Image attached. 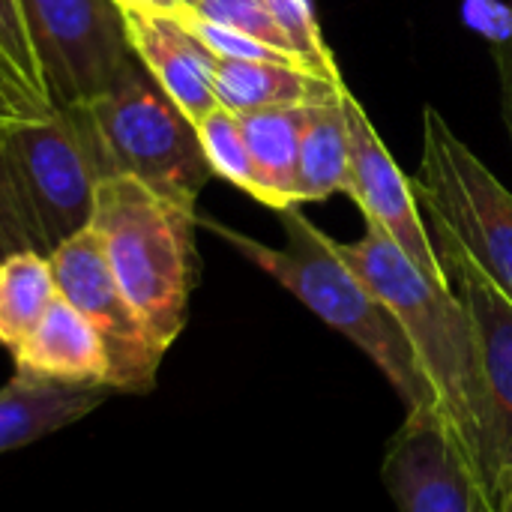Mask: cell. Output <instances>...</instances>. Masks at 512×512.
I'll return each mask as SVG.
<instances>
[{"label":"cell","instance_id":"obj_7","mask_svg":"<svg viewBox=\"0 0 512 512\" xmlns=\"http://www.w3.org/2000/svg\"><path fill=\"white\" fill-rule=\"evenodd\" d=\"M51 111L102 96L135 57L117 0H18Z\"/></svg>","mask_w":512,"mask_h":512},{"label":"cell","instance_id":"obj_18","mask_svg":"<svg viewBox=\"0 0 512 512\" xmlns=\"http://www.w3.org/2000/svg\"><path fill=\"white\" fill-rule=\"evenodd\" d=\"M57 297L51 258L12 252L0 258V345L15 351L36 330Z\"/></svg>","mask_w":512,"mask_h":512},{"label":"cell","instance_id":"obj_24","mask_svg":"<svg viewBox=\"0 0 512 512\" xmlns=\"http://www.w3.org/2000/svg\"><path fill=\"white\" fill-rule=\"evenodd\" d=\"M495 66H498V78H501V108H504V123L510 129L512 138V36L501 39L495 45Z\"/></svg>","mask_w":512,"mask_h":512},{"label":"cell","instance_id":"obj_17","mask_svg":"<svg viewBox=\"0 0 512 512\" xmlns=\"http://www.w3.org/2000/svg\"><path fill=\"white\" fill-rule=\"evenodd\" d=\"M345 90V87H342ZM348 117L342 99L333 105L306 108L300 156H297V201H327L345 192L348 183Z\"/></svg>","mask_w":512,"mask_h":512},{"label":"cell","instance_id":"obj_26","mask_svg":"<svg viewBox=\"0 0 512 512\" xmlns=\"http://www.w3.org/2000/svg\"><path fill=\"white\" fill-rule=\"evenodd\" d=\"M492 498H495V507L498 512H512V474L501 477L492 489Z\"/></svg>","mask_w":512,"mask_h":512},{"label":"cell","instance_id":"obj_27","mask_svg":"<svg viewBox=\"0 0 512 512\" xmlns=\"http://www.w3.org/2000/svg\"><path fill=\"white\" fill-rule=\"evenodd\" d=\"M12 117H18V114H15V108H12V102H9L3 84H0V120H12Z\"/></svg>","mask_w":512,"mask_h":512},{"label":"cell","instance_id":"obj_28","mask_svg":"<svg viewBox=\"0 0 512 512\" xmlns=\"http://www.w3.org/2000/svg\"><path fill=\"white\" fill-rule=\"evenodd\" d=\"M177 3H180V12H183V9H195L198 0H177Z\"/></svg>","mask_w":512,"mask_h":512},{"label":"cell","instance_id":"obj_20","mask_svg":"<svg viewBox=\"0 0 512 512\" xmlns=\"http://www.w3.org/2000/svg\"><path fill=\"white\" fill-rule=\"evenodd\" d=\"M198 138L207 156V165L216 177L228 180L240 192L258 198V180H255V165L240 129V120L234 111L216 105L201 123H198Z\"/></svg>","mask_w":512,"mask_h":512},{"label":"cell","instance_id":"obj_25","mask_svg":"<svg viewBox=\"0 0 512 512\" xmlns=\"http://www.w3.org/2000/svg\"><path fill=\"white\" fill-rule=\"evenodd\" d=\"M117 6L135 12H180L177 0H117Z\"/></svg>","mask_w":512,"mask_h":512},{"label":"cell","instance_id":"obj_23","mask_svg":"<svg viewBox=\"0 0 512 512\" xmlns=\"http://www.w3.org/2000/svg\"><path fill=\"white\" fill-rule=\"evenodd\" d=\"M186 27L219 57V60H267V63H294V66H303L297 57L273 48V45H264L246 33H237V30H228L222 24H213V21H204L192 12H177Z\"/></svg>","mask_w":512,"mask_h":512},{"label":"cell","instance_id":"obj_3","mask_svg":"<svg viewBox=\"0 0 512 512\" xmlns=\"http://www.w3.org/2000/svg\"><path fill=\"white\" fill-rule=\"evenodd\" d=\"M333 246L393 312L438 396L444 417L480 462L483 378L474 321L462 297L453 285L432 282L372 222H366V234L357 243L333 240Z\"/></svg>","mask_w":512,"mask_h":512},{"label":"cell","instance_id":"obj_10","mask_svg":"<svg viewBox=\"0 0 512 512\" xmlns=\"http://www.w3.org/2000/svg\"><path fill=\"white\" fill-rule=\"evenodd\" d=\"M399 512H498L480 462L441 411H414L381 468Z\"/></svg>","mask_w":512,"mask_h":512},{"label":"cell","instance_id":"obj_14","mask_svg":"<svg viewBox=\"0 0 512 512\" xmlns=\"http://www.w3.org/2000/svg\"><path fill=\"white\" fill-rule=\"evenodd\" d=\"M216 102L234 114L261 108H312L342 99L345 78H327L294 63L267 60H219Z\"/></svg>","mask_w":512,"mask_h":512},{"label":"cell","instance_id":"obj_21","mask_svg":"<svg viewBox=\"0 0 512 512\" xmlns=\"http://www.w3.org/2000/svg\"><path fill=\"white\" fill-rule=\"evenodd\" d=\"M267 6V12L273 15V21L285 30V36L294 45V54L300 57V63L318 75L327 78H342L333 51L324 42L321 24L315 18L312 0H261Z\"/></svg>","mask_w":512,"mask_h":512},{"label":"cell","instance_id":"obj_13","mask_svg":"<svg viewBox=\"0 0 512 512\" xmlns=\"http://www.w3.org/2000/svg\"><path fill=\"white\" fill-rule=\"evenodd\" d=\"M12 360L15 375L81 387H108V354L99 333L60 294L36 330L21 342V348L12 351Z\"/></svg>","mask_w":512,"mask_h":512},{"label":"cell","instance_id":"obj_15","mask_svg":"<svg viewBox=\"0 0 512 512\" xmlns=\"http://www.w3.org/2000/svg\"><path fill=\"white\" fill-rule=\"evenodd\" d=\"M114 390L15 375L0 387V453L27 447L96 411Z\"/></svg>","mask_w":512,"mask_h":512},{"label":"cell","instance_id":"obj_8","mask_svg":"<svg viewBox=\"0 0 512 512\" xmlns=\"http://www.w3.org/2000/svg\"><path fill=\"white\" fill-rule=\"evenodd\" d=\"M57 294L72 303L99 333L108 354V387L114 393L144 396L156 387L165 351L156 345L126 294L120 291L102 240L93 228L60 243L51 255Z\"/></svg>","mask_w":512,"mask_h":512},{"label":"cell","instance_id":"obj_16","mask_svg":"<svg viewBox=\"0 0 512 512\" xmlns=\"http://www.w3.org/2000/svg\"><path fill=\"white\" fill-rule=\"evenodd\" d=\"M258 180L261 204L276 213L297 201V156L306 123V108H261L237 114Z\"/></svg>","mask_w":512,"mask_h":512},{"label":"cell","instance_id":"obj_22","mask_svg":"<svg viewBox=\"0 0 512 512\" xmlns=\"http://www.w3.org/2000/svg\"><path fill=\"white\" fill-rule=\"evenodd\" d=\"M183 12H192V15H198L204 21H213V24H222L228 30L246 33V36H252V39H258L264 45H273V48L297 57L291 39L273 21V15L267 12V6L261 0H198L195 9H183Z\"/></svg>","mask_w":512,"mask_h":512},{"label":"cell","instance_id":"obj_5","mask_svg":"<svg viewBox=\"0 0 512 512\" xmlns=\"http://www.w3.org/2000/svg\"><path fill=\"white\" fill-rule=\"evenodd\" d=\"M102 174H126L153 192L195 207L213 177L198 126L159 87L138 57L96 99L84 102Z\"/></svg>","mask_w":512,"mask_h":512},{"label":"cell","instance_id":"obj_1","mask_svg":"<svg viewBox=\"0 0 512 512\" xmlns=\"http://www.w3.org/2000/svg\"><path fill=\"white\" fill-rule=\"evenodd\" d=\"M285 246H267L222 222L198 216V225L234 246L246 261L276 279L327 327L354 342L390 381L405 411H441L438 396L393 312L378 294L339 258L333 237H327L300 204L279 210ZM444 414V411H441Z\"/></svg>","mask_w":512,"mask_h":512},{"label":"cell","instance_id":"obj_9","mask_svg":"<svg viewBox=\"0 0 512 512\" xmlns=\"http://www.w3.org/2000/svg\"><path fill=\"white\" fill-rule=\"evenodd\" d=\"M432 228L447 279L474 321L483 378L480 471L489 489H495L501 477L512 474V300L444 228Z\"/></svg>","mask_w":512,"mask_h":512},{"label":"cell","instance_id":"obj_11","mask_svg":"<svg viewBox=\"0 0 512 512\" xmlns=\"http://www.w3.org/2000/svg\"><path fill=\"white\" fill-rule=\"evenodd\" d=\"M342 108L348 117V147H351L345 195L357 201L366 222L378 225L408 255L414 267H420L432 282L450 285L447 270L435 249V237L429 234L417 210L414 183L402 174V168L396 165L393 153L381 141L366 108L357 102L348 84L342 90Z\"/></svg>","mask_w":512,"mask_h":512},{"label":"cell","instance_id":"obj_2","mask_svg":"<svg viewBox=\"0 0 512 512\" xmlns=\"http://www.w3.org/2000/svg\"><path fill=\"white\" fill-rule=\"evenodd\" d=\"M102 177L84 105L0 120V258L51 255L90 228Z\"/></svg>","mask_w":512,"mask_h":512},{"label":"cell","instance_id":"obj_4","mask_svg":"<svg viewBox=\"0 0 512 512\" xmlns=\"http://www.w3.org/2000/svg\"><path fill=\"white\" fill-rule=\"evenodd\" d=\"M195 225V207L171 201L135 177L108 174L96 186L90 228L102 240L120 291L162 351L186 327L198 264Z\"/></svg>","mask_w":512,"mask_h":512},{"label":"cell","instance_id":"obj_6","mask_svg":"<svg viewBox=\"0 0 512 512\" xmlns=\"http://www.w3.org/2000/svg\"><path fill=\"white\" fill-rule=\"evenodd\" d=\"M444 228L512 300V192L432 105L423 111V162L414 183Z\"/></svg>","mask_w":512,"mask_h":512},{"label":"cell","instance_id":"obj_12","mask_svg":"<svg viewBox=\"0 0 512 512\" xmlns=\"http://www.w3.org/2000/svg\"><path fill=\"white\" fill-rule=\"evenodd\" d=\"M123 15L132 54L198 126L219 105L213 87L219 57L186 27L177 12L123 9Z\"/></svg>","mask_w":512,"mask_h":512},{"label":"cell","instance_id":"obj_19","mask_svg":"<svg viewBox=\"0 0 512 512\" xmlns=\"http://www.w3.org/2000/svg\"><path fill=\"white\" fill-rule=\"evenodd\" d=\"M0 84L18 117L51 114L18 0H0Z\"/></svg>","mask_w":512,"mask_h":512}]
</instances>
